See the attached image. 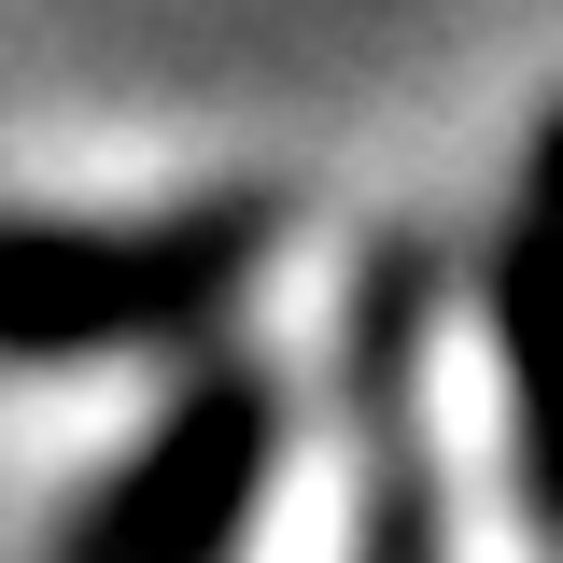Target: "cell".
<instances>
[{
	"mask_svg": "<svg viewBox=\"0 0 563 563\" xmlns=\"http://www.w3.org/2000/svg\"><path fill=\"white\" fill-rule=\"evenodd\" d=\"M422 563H563V113L479 254L395 268Z\"/></svg>",
	"mask_w": 563,
	"mask_h": 563,
	"instance_id": "obj_1",
	"label": "cell"
}]
</instances>
